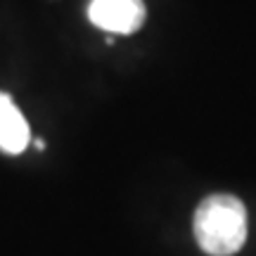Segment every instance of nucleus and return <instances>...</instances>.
Masks as SVG:
<instances>
[{
	"label": "nucleus",
	"mask_w": 256,
	"mask_h": 256,
	"mask_svg": "<svg viewBox=\"0 0 256 256\" xmlns=\"http://www.w3.org/2000/svg\"><path fill=\"white\" fill-rule=\"evenodd\" d=\"M194 240L209 256H232L247 242V209L232 194H209L194 211Z\"/></svg>",
	"instance_id": "nucleus-1"
},
{
	"label": "nucleus",
	"mask_w": 256,
	"mask_h": 256,
	"mask_svg": "<svg viewBox=\"0 0 256 256\" xmlns=\"http://www.w3.org/2000/svg\"><path fill=\"white\" fill-rule=\"evenodd\" d=\"M145 2L142 0H90L88 19L102 31L110 34H136L145 24Z\"/></svg>",
	"instance_id": "nucleus-2"
},
{
	"label": "nucleus",
	"mask_w": 256,
	"mask_h": 256,
	"mask_svg": "<svg viewBox=\"0 0 256 256\" xmlns=\"http://www.w3.org/2000/svg\"><path fill=\"white\" fill-rule=\"evenodd\" d=\"M31 130L12 95L0 90V150L5 154H22L28 147Z\"/></svg>",
	"instance_id": "nucleus-3"
}]
</instances>
